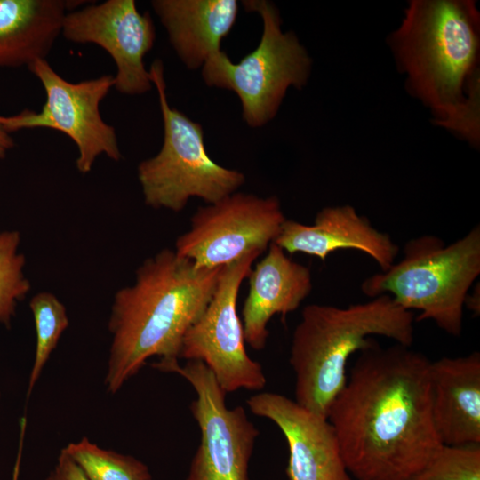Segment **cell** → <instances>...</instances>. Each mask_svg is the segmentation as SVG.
<instances>
[{
	"instance_id": "obj_1",
	"label": "cell",
	"mask_w": 480,
	"mask_h": 480,
	"mask_svg": "<svg viewBox=\"0 0 480 480\" xmlns=\"http://www.w3.org/2000/svg\"><path fill=\"white\" fill-rule=\"evenodd\" d=\"M430 360L411 347L359 351L327 420L356 480H408L442 447L430 404Z\"/></svg>"
},
{
	"instance_id": "obj_2",
	"label": "cell",
	"mask_w": 480,
	"mask_h": 480,
	"mask_svg": "<svg viewBox=\"0 0 480 480\" xmlns=\"http://www.w3.org/2000/svg\"><path fill=\"white\" fill-rule=\"evenodd\" d=\"M407 86L435 124L472 145L480 134V17L474 1L414 0L390 38Z\"/></svg>"
},
{
	"instance_id": "obj_3",
	"label": "cell",
	"mask_w": 480,
	"mask_h": 480,
	"mask_svg": "<svg viewBox=\"0 0 480 480\" xmlns=\"http://www.w3.org/2000/svg\"><path fill=\"white\" fill-rule=\"evenodd\" d=\"M222 268H197L171 249L141 263L134 283L114 295L104 379L108 393H117L153 356L179 359L182 340L209 304Z\"/></svg>"
},
{
	"instance_id": "obj_4",
	"label": "cell",
	"mask_w": 480,
	"mask_h": 480,
	"mask_svg": "<svg viewBox=\"0 0 480 480\" xmlns=\"http://www.w3.org/2000/svg\"><path fill=\"white\" fill-rule=\"evenodd\" d=\"M412 311L382 294L347 308L310 304L301 312L291 345L295 401L327 419L331 405L347 381L351 355L384 336L411 347L414 340Z\"/></svg>"
},
{
	"instance_id": "obj_5",
	"label": "cell",
	"mask_w": 480,
	"mask_h": 480,
	"mask_svg": "<svg viewBox=\"0 0 480 480\" xmlns=\"http://www.w3.org/2000/svg\"><path fill=\"white\" fill-rule=\"evenodd\" d=\"M480 274V227L446 245L431 235L409 240L403 259L361 284L375 298L389 295L407 310L420 311L417 321L432 320L446 333L460 336L468 292Z\"/></svg>"
},
{
	"instance_id": "obj_6",
	"label": "cell",
	"mask_w": 480,
	"mask_h": 480,
	"mask_svg": "<svg viewBox=\"0 0 480 480\" xmlns=\"http://www.w3.org/2000/svg\"><path fill=\"white\" fill-rule=\"evenodd\" d=\"M148 71L158 93L164 141L160 151L137 168L145 204L177 212L191 197L209 204L235 193L245 181L244 173L216 164L205 149L202 125L171 108L162 61L154 60Z\"/></svg>"
},
{
	"instance_id": "obj_7",
	"label": "cell",
	"mask_w": 480,
	"mask_h": 480,
	"mask_svg": "<svg viewBox=\"0 0 480 480\" xmlns=\"http://www.w3.org/2000/svg\"><path fill=\"white\" fill-rule=\"evenodd\" d=\"M243 5L262 19L258 46L237 63L220 51L204 64L202 76L209 86L234 92L244 120L256 128L275 117L290 86L301 89L306 84L311 60L293 33L282 32L279 12L272 3L249 0Z\"/></svg>"
},
{
	"instance_id": "obj_8",
	"label": "cell",
	"mask_w": 480,
	"mask_h": 480,
	"mask_svg": "<svg viewBox=\"0 0 480 480\" xmlns=\"http://www.w3.org/2000/svg\"><path fill=\"white\" fill-rule=\"evenodd\" d=\"M28 68L44 89V104L39 112L24 109L14 116H0V127L9 134L34 128L66 134L77 147L76 166L83 174L91 172L100 155L119 161L122 155L116 130L100 113L101 100L115 85L114 76L72 83L59 75L46 59L36 60Z\"/></svg>"
},
{
	"instance_id": "obj_9",
	"label": "cell",
	"mask_w": 480,
	"mask_h": 480,
	"mask_svg": "<svg viewBox=\"0 0 480 480\" xmlns=\"http://www.w3.org/2000/svg\"><path fill=\"white\" fill-rule=\"evenodd\" d=\"M157 370L174 372L194 388L190 412L200 429V443L186 480H250L249 464L259 429L241 405L228 408L226 393L201 361L159 360Z\"/></svg>"
},
{
	"instance_id": "obj_10",
	"label": "cell",
	"mask_w": 480,
	"mask_h": 480,
	"mask_svg": "<svg viewBox=\"0 0 480 480\" xmlns=\"http://www.w3.org/2000/svg\"><path fill=\"white\" fill-rule=\"evenodd\" d=\"M261 253L252 252L223 267L209 304L182 340L179 358L203 362L226 394L261 390L267 383L262 365L246 351L236 310L240 285Z\"/></svg>"
},
{
	"instance_id": "obj_11",
	"label": "cell",
	"mask_w": 480,
	"mask_h": 480,
	"mask_svg": "<svg viewBox=\"0 0 480 480\" xmlns=\"http://www.w3.org/2000/svg\"><path fill=\"white\" fill-rule=\"evenodd\" d=\"M285 220L276 196L235 192L199 207L174 251L197 268L224 267L252 252L266 251Z\"/></svg>"
},
{
	"instance_id": "obj_12",
	"label": "cell",
	"mask_w": 480,
	"mask_h": 480,
	"mask_svg": "<svg viewBox=\"0 0 480 480\" xmlns=\"http://www.w3.org/2000/svg\"><path fill=\"white\" fill-rule=\"evenodd\" d=\"M61 34L74 43L95 44L111 56L119 92L140 95L152 88L144 56L154 46L156 28L149 12L140 13L134 0H108L66 12Z\"/></svg>"
},
{
	"instance_id": "obj_13",
	"label": "cell",
	"mask_w": 480,
	"mask_h": 480,
	"mask_svg": "<svg viewBox=\"0 0 480 480\" xmlns=\"http://www.w3.org/2000/svg\"><path fill=\"white\" fill-rule=\"evenodd\" d=\"M254 415L272 420L286 439L289 480H351L329 420L273 392L246 400Z\"/></svg>"
},
{
	"instance_id": "obj_14",
	"label": "cell",
	"mask_w": 480,
	"mask_h": 480,
	"mask_svg": "<svg viewBox=\"0 0 480 480\" xmlns=\"http://www.w3.org/2000/svg\"><path fill=\"white\" fill-rule=\"evenodd\" d=\"M273 243L290 254L301 252L322 261L340 249L358 250L372 257L382 271L394 264L399 252L388 234L374 228L348 204L323 208L312 225L285 220Z\"/></svg>"
},
{
	"instance_id": "obj_15",
	"label": "cell",
	"mask_w": 480,
	"mask_h": 480,
	"mask_svg": "<svg viewBox=\"0 0 480 480\" xmlns=\"http://www.w3.org/2000/svg\"><path fill=\"white\" fill-rule=\"evenodd\" d=\"M249 292L242 309L244 341L252 349L265 348L268 324L276 314L296 310L312 290L309 269L291 260L272 243L248 275Z\"/></svg>"
},
{
	"instance_id": "obj_16",
	"label": "cell",
	"mask_w": 480,
	"mask_h": 480,
	"mask_svg": "<svg viewBox=\"0 0 480 480\" xmlns=\"http://www.w3.org/2000/svg\"><path fill=\"white\" fill-rule=\"evenodd\" d=\"M431 414L444 445L480 444V354L429 364Z\"/></svg>"
},
{
	"instance_id": "obj_17",
	"label": "cell",
	"mask_w": 480,
	"mask_h": 480,
	"mask_svg": "<svg viewBox=\"0 0 480 480\" xmlns=\"http://www.w3.org/2000/svg\"><path fill=\"white\" fill-rule=\"evenodd\" d=\"M151 5L178 57L189 69L202 68L221 51V41L238 13L236 0H154Z\"/></svg>"
},
{
	"instance_id": "obj_18",
	"label": "cell",
	"mask_w": 480,
	"mask_h": 480,
	"mask_svg": "<svg viewBox=\"0 0 480 480\" xmlns=\"http://www.w3.org/2000/svg\"><path fill=\"white\" fill-rule=\"evenodd\" d=\"M68 5L62 0H0V68H28L46 59Z\"/></svg>"
},
{
	"instance_id": "obj_19",
	"label": "cell",
	"mask_w": 480,
	"mask_h": 480,
	"mask_svg": "<svg viewBox=\"0 0 480 480\" xmlns=\"http://www.w3.org/2000/svg\"><path fill=\"white\" fill-rule=\"evenodd\" d=\"M88 480H154L148 467L137 458L100 447L84 436L61 449Z\"/></svg>"
},
{
	"instance_id": "obj_20",
	"label": "cell",
	"mask_w": 480,
	"mask_h": 480,
	"mask_svg": "<svg viewBox=\"0 0 480 480\" xmlns=\"http://www.w3.org/2000/svg\"><path fill=\"white\" fill-rule=\"evenodd\" d=\"M36 329V349L31 367L27 399L39 380L52 353L69 325V319L64 304L50 292L36 293L29 301Z\"/></svg>"
},
{
	"instance_id": "obj_21",
	"label": "cell",
	"mask_w": 480,
	"mask_h": 480,
	"mask_svg": "<svg viewBox=\"0 0 480 480\" xmlns=\"http://www.w3.org/2000/svg\"><path fill=\"white\" fill-rule=\"evenodd\" d=\"M20 241L18 230L0 228V324L6 326L31 287L24 273L26 258L20 252Z\"/></svg>"
},
{
	"instance_id": "obj_22",
	"label": "cell",
	"mask_w": 480,
	"mask_h": 480,
	"mask_svg": "<svg viewBox=\"0 0 480 480\" xmlns=\"http://www.w3.org/2000/svg\"><path fill=\"white\" fill-rule=\"evenodd\" d=\"M408 480H480V444H443Z\"/></svg>"
},
{
	"instance_id": "obj_23",
	"label": "cell",
	"mask_w": 480,
	"mask_h": 480,
	"mask_svg": "<svg viewBox=\"0 0 480 480\" xmlns=\"http://www.w3.org/2000/svg\"><path fill=\"white\" fill-rule=\"evenodd\" d=\"M45 480H88L80 468L62 450Z\"/></svg>"
},
{
	"instance_id": "obj_24",
	"label": "cell",
	"mask_w": 480,
	"mask_h": 480,
	"mask_svg": "<svg viewBox=\"0 0 480 480\" xmlns=\"http://www.w3.org/2000/svg\"><path fill=\"white\" fill-rule=\"evenodd\" d=\"M480 291H479V284H477V288L476 287L475 290L471 294H468L465 299L464 305L467 306L468 308H469L475 316H478L480 312Z\"/></svg>"
},
{
	"instance_id": "obj_25",
	"label": "cell",
	"mask_w": 480,
	"mask_h": 480,
	"mask_svg": "<svg viewBox=\"0 0 480 480\" xmlns=\"http://www.w3.org/2000/svg\"><path fill=\"white\" fill-rule=\"evenodd\" d=\"M13 147L14 141L12 136L0 127V158H4Z\"/></svg>"
}]
</instances>
